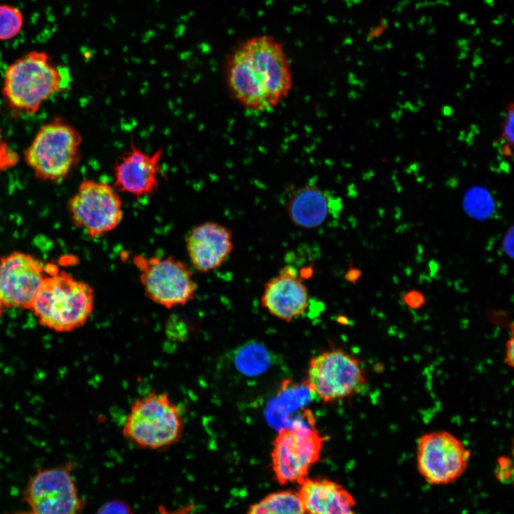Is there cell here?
I'll use <instances>...</instances> for the list:
<instances>
[{"mask_svg":"<svg viewBox=\"0 0 514 514\" xmlns=\"http://www.w3.org/2000/svg\"><path fill=\"white\" fill-rule=\"evenodd\" d=\"M24 16L19 9L9 4H0V41L14 38L21 31Z\"/></svg>","mask_w":514,"mask_h":514,"instance_id":"19","label":"cell"},{"mask_svg":"<svg viewBox=\"0 0 514 514\" xmlns=\"http://www.w3.org/2000/svg\"><path fill=\"white\" fill-rule=\"evenodd\" d=\"M470 458L469 449L448 431L427 433L418 440V470L429 484L446 485L455 481L467 469Z\"/></svg>","mask_w":514,"mask_h":514,"instance_id":"10","label":"cell"},{"mask_svg":"<svg viewBox=\"0 0 514 514\" xmlns=\"http://www.w3.org/2000/svg\"><path fill=\"white\" fill-rule=\"evenodd\" d=\"M309 301L307 286L295 268H283L264 284L261 306L274 317L291 322L303 315Z\"/></svg>","mask_w":514,"mask_h":514,"instance_id":"14","label":"cell"},{"mask_svg":"<svg viewBox=\"0 0 514 514\" xmlns=\"http://www.w3.org/2000/svg\"><path fill=\"white\" fill-rule=\"evenodd\" d=\"M81 136L59 118L43 125L25 151L24 159L36 178L57 181L64 178L79 160Z\"/></svg>","mask_w":514,"mask_h":514,"instance_id":"7","label":"cell"},{"mask_svg":"<svg viewBox=\"0 0 514 514\" xmlns=\"http://www.w3.org/2000/svg\"><path fill=\"white\" fill-rule=\"evenodd\" d=\"M48 268L33 256L14 251L0 259V299L5 307L30 309Z\"/></svg>","mask_w":514,"mask_h":514,"instance_id":"12","label":"cell"},{"mask_svg":"<svg viewBox=\"0 0 514 514\" xmlns=\"http://www.w3.org/2000/svg\"><path fill=\"white\" fill-rule=\"evenodd\" d=\"M183 430L178 406L166 393L152 392L131 405L122 434L138 447L158 450L178 442Z\"/></svg>","mask_w":514,"mask_h":514,"instance_id":"5","label":"cell"},{"mask_svg":"<svg viewBox=\"0 0 514 514\" xmlns=\"http://www.w3.org/2000/svg\"><path fill=\"white\" fill-rule=\"evenodd\" d=\"M163 148L149 153L131 142L128 150L114 162V187L137 198L153 194L158 187Z\"/></svg>","mask_w":514,"mask_h":514,"instance_id":"13","label":"cell"},{"mask_svg":"<svg viewBox=\"0 0 514 514\" xmlns=\"http://www.w3.org/2000/svg\"><path fill=\"white\" fill-rule=\"evenodd\" d=\"M24 498L35 514H79L83 503L69 467L39 470L29 481Z\"/></svg>","mask_w":514,"mask_h":514,"instance_id":"11","label":"cell"},{"mask_svg":"<svg viewBox=\"0 0 514 514\" xmlns=\"http://www.w3.org/2000/svg\"><path fill=\"white\" fill-rule=\"evenodd\" d=\"M513 337L511 336L505 345V362L510 367L513 366Z\"/></svg>","mask_w":514,"mask_h":514,"instance_id":"25","label":"cell"},{"mask_svg":"<svg viewBox=\"0 0 514 514\" xmlns=\"http://www.w3.org/2000/svg\"><path fill=\"white\" fill-rule=\"evenodd\" d=\"M326 437L316 428L311 410H305L288 426L276 434L271 452L272 470L281 484L298 483L308 477L311 468L321 458Z\"/></svg>","mask_w":514,"mask_h":514,"instance_id":"4","label":"cell"},{"mask_svg":"<svg viewBox=\"0 0 514 514\" xmlns=\"http://www.w3.org/2000/svg\"><path fill=\"white\" fill-rule=\"evenodd\" d=\"M188 508H186L185 509V511L183 510V511H182V512H179L178 514H186V513L189 510Z\"/></svg>","mask_w":514,"mask_h":514,"instance_id":"27","label":"cell"},{"mask_svg":"<svg viewBox=\"0 0 514 514\" xmlns=\"http://www.w3.org/2000/svg\"><path fill=\"white\" fill-rule=\"evenodd\" d=\"M133 263L140 273L146 296L153 302L171 308L183 306L194 297L197 284L191 271L171 257L136 255Z\"/></svg>","mask_w":514,"mask_h":514,"instance_id":"8","label":"cell"},{"mask_svg":"<svg viewBox=\"0 0 514 514\" xmlns=\"http://www.w3.org/2000/svg\"><path fill=\"white\" fill-rule=\"evenodd\" d=\"M513 103L510 102L506 108L502 125L501 133L498 140V150L504 157L513 156L514 126Z\"/></svg>","mask_w":514,"mask_h":514,"instance_id":"20","label":"cell"},{"mask_svg":"<svg viewBox=\"0 0 514 514\" xmlns=\"http://www.w3.org/2000/svg\"><path fill=\"white\" fill-rule=\"evenodd\" d=\"M186 247L193 267L201 272H208L219 268L231 253L232 233L222 224L206 221L191 230Z\"/></svg>","mask_w":514,"mask_h":514,"instance_id":"15","label":"cell"},{"mask_svg":"<svg viewBox=\"0 0 514 514\" xmlns=\"http://www.w3.org/2000/svg\"><path fill=\"white\" fill-rule=\"evenodd\" d=\"M226 77L235 100L251 111L274 108L292 87L283 46L268 35L251 37L236 46L227 59Z\"/></svg>","mask_w":514,"mask_h":514,"instance_id":"1","label":"cell"},{"mask_svg":"<svg viewBox=\"0 0 514 514\" xmlns=\"http://www.w3.org/2000/svg\"><path fill=\"white\" fill-rule=\"evenodd\" d=\"M97 514H132L131 509L125 503L111 501L105 503Z\"/></svg>","mask_w":514,"mask_h":514,"instance_id":"22","label":"cell"},{"mask_svg":"<svg viewBox=\"0 0 514 514\" xmlns=\"http://www.w3.org/2000/svg\"><path fill=\"white\" fill-rule=\"evenodd\" d=\"M497 475L501 480H508L512 475L511 463L508 457L498 458Z\"/></svg>","mask_w":514,"mask_h":514,"instance_id":"23","label":"cell"},{"mask_svg":"<svg viewBox=\"0 0 514 514\" xmlns=\"http://www.w3.org/2000/svg\"><path fill=\"white\" fill-rule=\"evenodd\" d=\"M67 82L46 53L32 51L8 66L2 92L13 109L32 114Z\"/></svg>","mask_w":514,"mask_h":514,"instance_id":"3","label":"cell"},{"mask_svg":"<svg viewBox=\"0 0 514 514\" xmlns=\"http://www.w3.org/2000/svg\"><path fill=\"white\" fill-rule=\"evenodd\" d=\"M247 514H306L298 492L271 493L252 505Z\"/></svg>","mask_w":514,"mask_h":514,"instance_id":"18","label":"cell"},{"mask_svg":"<svg viewBox=\"0 0 514 514\" xmlns=\"http://www.w3.org/2000/svg\"><path fill=\"white\" fill-rule=\"evenodd\" d=\"M402 301L410 309H419L427 302L424 294L418 290L412 289L404 293Z\"/></svg>","mask_w":514,"mask_h":514,"instance_id":"21","label":"cell"},{"mask_svg":"<svg viewBox=\"0 0 514 514\" xmlns=\"http://www.w3.org/2000/svg\"><path fill=\"white\" fill-rule=\"evenodd\" d=\"M513 227L510 228L503 238V248L504 251L511 258L513 256Z\"/></svg>","mask_w":514,"mask_h":514,"instance_id":"24","label":"cell"},{"mask_svg":"<svg viewBox=\"0 0 514 514\" xmlns=\"http://www.w3.org/2000/svg\"><path fill=\"white\" fill-rule=\"evenodd\" d=\"M4 307H5L4 305L3 304L1 300L0 299V317H1V316L2 315V313H3V311H4Z\"/></svg>","mask_w":514,"mask_h":514,"instance_id":"26","label":"cell"},{"mask_svg":"<svg viewBox=\"0 0 514 514\" xmlns=\"http://www.w3.org/2000/svg\"><path fill=\"white\" fill-rule=\"evenodd\" d=\"M69 211L74 225L96 238L114 230L123 218L118 191L104 182L85 179L69 199Z\"/></svg>","mask_w":514,"mask_h":514,"instance_id":"9","label":"cell"},{"mask_svg":"<svg viewBox=\"0 0 514 514\" xmlns=\"http://www.w3.org/2000/svg\"><path fill=\"white\" fill-rule=\"evenodd\" d=\"M298 494L306 514H356L353 496L334 481L307 478Z\"/></svg>","mask_w":514,"mask_h":514,"instance_id":"16","label":"cell"},{"mask_svg":"<svg viewBox=\"0 0 514 514\" xmlns=\"http://www.w3.org/2000/svg\"><path fill=\"white\" fill-rule=\"evenodd\" d=\"M336 201L326 191L306 184L292 192L286 209L293 224L301 228L313 229L326 222Z\"/></svg>","mask_w":514,"mask_h":514,"instance_id":"17","label":"cell"},{"mask_svg":"<svg viewBox=\"0 0 514 514\" xmlns=\"http://www.w3.org/2000/svg\"><path fill=\"white\" fill-rule=\"evenodd\" d=\"M367 383L361 361L342 348H333L310 359L304 385L316 398L328 403L358 393Z\"/></svg>","mask_w":514,"mask_h":514,"instance_id":"6","label":"cell"},{"mask_svg":"<svg viewBox=\"0 0 514 514\" xmlns=\"http://www.w3.org/2000/svg\"><path fill=\"white\" fill-rule=\"evenodd\" d=\"M94 306L91 286L60 271L44 278L30 310L41 326L57 332H69L85 324Z\"/></svg>","mask_w":514,"mask_h":514,"instance_id":"2","label":"cell"},{"mask_svg":"<svg viewBox=\"0 0 514 514\" xmlns=\"http://www.w3.org/2000/svg\"><path fill=\"white\" fill-rule=\"evenodd\" d=\"M20 514H35V513L31 511L30 513H20Z\"/></svg>","mask_w":514,"mask_h":514,"instance_id":"28","label":"cell"}]
</instances>
